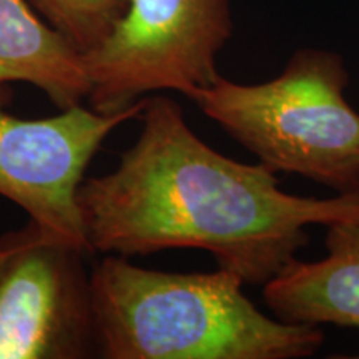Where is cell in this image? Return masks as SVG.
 Returning a JSON list of instances; mask_svg holds the SVG:
<instances>
[{
	"label": "cell",
	"mask_w": 359,
	"mask_h": 359,
	"mask_svg": "<svg viewBox=\"0 0 359 359\" xmlns=\"http://www.w3.org/2000/svg\"><path fill=\"white\" fill-rule=\"evenodd\" d=\"M42 19L82 53L95 48L123 15L128 0H29Z\"/></svg>",
	"instance_id": "cell-9"
},
{
	"label": "cell",
	"mask_w": 359,
	"mask_h": 359,
	"mask_svg": "<svg viewBox=\"0 0 359 359\" xmlns=\"http://www.w3.org/2000/svg\"><path fill=\"white\" fill-rule=\"evenodd\" d=\"M326 228V257L296 258L263 286L264 303L285 323L359 327V219Z\"/></svg>",
	"instance_id": "cell-7"
},
{
	"label": "cell",
	"mask_w": 359,
	"mask_h": 359,
	"mask_svg": "<svg viewBox=\"0 0 359 359\" xmlns=\"http://www.w3.org/2000/svg\"><path fill=\"white\" fill-rule=\"evenodd\" d=\"M35 12L29 0H0V83L34 85L58 110L82 105L90 93L83 53Z\"/></svg>",
	"instance_id": "cell-8"
},
{
	"label": "cell",
	"mask_w": 359,
	"mask_h": 359,
	"mask_svg": "<svg viewBox=\"0 0 359 359\" xmlns=\"http://www.w3.org/2000/svg\"><path fill=\"white\" fill-rule=\"evenodd\" d=\"M85 255L30 218L0 236V359L97 358Z\"/></svg>",
	"instance_id": "cell-5"
},
{
	"label": "cell",
	"mask_w": 359,
	"mask_h": 359,
	"mask_svg": "<svg viewBox=\"0 0 359 359\" xmlns=\"http://www.w3.org/2000/svg\"><path fill=\"white\" fill-rule=\"evenodd\" d=\"M231 35L230 0H128L111 32L83 53L90 109L116 114L148 93L208 87Z\"/></svg>",
	"instance_id": "cell-4"
},
{
	"label": "cell",
	"mask_w": 359,
	"mask_h": 359,
	"mask_svg": "<svg viewBox=\"0 0 359 359\" xmlns=\"http://www.w3.org/2000/svg\"><path fill=\"white\" fill-rule=\"evenodd\" d=\"M8 97L11 90L0 83V195L45 230L90 255L77 203L79 188L105 138L140 116L145 97L116 114L75 105L35 120L8 114Z\"/></svg>",
	"instance_id": "cell-6"
},
{
	"label": "cell",
	"mask_w": 359,
	"mask_h": 359,
	"mask_svg": "<svg viewBox=\"0 0 359 359\" xmlns=\"http://www.w3.org/2000/svg\"><path fill=\"white\" fill-rule=\"evenodd\" d=\"M230 269L177 273L107 255L90 271L97 358L299 359L323 346L321 327L258 309Z\"/></svg>",
	"instance_id": "cell-2"
},
{
	"label": "cell",
	"mask_w": 359,
	"mask_h": 359,
	"mask_svg": "<svg viewBox=\"0 0 359 359\" xmlns=\"http://www.w3.org/2000/svg\"><path fill=\"white\" fill-rule=\"evenodd\" d=\"M137 142L114 172L83 178L77 203L92 253L205 250L245 285L264 286L309 243L308 226L359 219V193L291 195L264 165L228 158L170 97H145Z\"/></svg>",
	"instance_id": "cell-1"
},
{
	"label": "cell",
	"mask_w": 359,
	"mask_h": 359,
	"mask_svg": "<svg viewBox=\"0 0 359 359\" xmlns=\"http://www.w3.org/2000/svg\"><path fill=\"white\" fill-rule=\"evenodd\" d=\"M339 53L304 47L278 77L236 83L223 75L187 98L271 172L294 173L336 195L359 193V111L348 102Z\"/></svg>",
	"instance_id": "cell-3"
}]
</instances>
